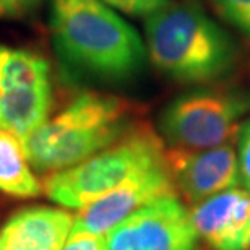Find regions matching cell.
<instances>
[{
    "label": "cell",
    "mask_w": 250,
    "mask_h": 250,
    "mask_svg": "<svg viewBox=\"0 0 250 250\" xmlns=\"http://www.w3.org/2000/svg\"><path fill=\"white\" fill-rule=\"evenodd\" d=\"M49 28L59 61L75 73L124 82L148 59L137 29L99 0H52Z\"/></svg>",
    "instance_id": "6da1fadb"
},
{
    "label": "cell",
    "mask_w": 250,
    "mask_h": 250,
    "mask_svg": "<svg viewBox=\"0 0 250 250\" xmlns=\"http://www.w3.org/2000/svg\"><path fill=\"white\" fill-rule=\"evenodd\" d=\"M135 106L112 94L84 91L23 140L34 171L54 174L91 158L135 127Z\"/></svg>",
    "instance_id": "3957f363"
},
{
    "label": "cell",
    "mask_w": 250,
    "mask_h": 250,
    "mask_svg": "<svg viewBox=\"0 0 250 250\" xmlns=\"http://www.w3.org/2000/svg\"><path fill=\"white\" fill-rule=\"evenodd\" d=\"M198 237L213 250H250V192L229 188L188 209Z\"/></svg>",
    "instance_id": "9c48e42d"
},
{
    "label": "cell",
    "mask_w": 250,
    "mask_h": 250,
    "mask_svg": "<svg viewBox=\"0 0 250 250\" xmlns=\"http://www.w3.org/2000/svg\"><path fill=\"white\" fill-rule=\"evenodd\" d=\"M125 221L138 250H200V237L179 193L154 200Z\"/></svg>",
    "instance_id": "30bf717a"
},
{
    "label": "cell",
    "mask_w": 250,
    "mask_h": 250,
    "mask_svg": "<svg viewBox=\"0 0 250 250\" xmlns=\"http://www.w3.org/2000/svg\"><path fill=\"white\" fill-rule=\"evenodd\" d=\"M0 190L18 198H33L42 192L23 142L5 128H0Z\"/></svg>",
    "instance_id": "7c38bea8"
},
{
    "label": "cell",
    "mask_w": 250,
    "mask_h": 250,
    "mask_svg": "<svg viewBox=\"0 0 250 250\" xmlns=\"http://www.w3.org/2000/svg\"><path fill=\"white\" fill-rule=\"evenodd\" d=\"M62 250H104V236H94L88 232L70 236Z\"/></svg>",
    "instance_id": "e0dca14e"
},
{
    "label": "cell",
    "mask_w": 250,
    "mask_h": 250,
    "mask_svg": "<svg viewBox=\"0 0 250 250\" xmlns=\"http://www.w3.org/2000/svg\"><path fill=\"white\" fill-rule=\"evenodd\" d=\"M172 193H177V190L169 176L167 164L148 171L142 176L130 179L128 182L88 203L86 207L80 208L77 216H73L70 236L83 232L106 236L114 226L138 211L140 208Z\"/></svg>",
    "instance_id": "ba28073f"
},
{
    "label": "cell",
    "mask_w": 250,
    "mask_h": 250,
    "mask_svg": "<svg viewBox=\"0 0 250 250\" xmlns=\"http://www.w3.org/2000/svg\"><path fill=\"white\" fill-rule=\"evenodd\" d=\"M51 65L28 49L0 51V128L21 140L47 121L52 109Z\"/></svg>",
    "instance_id": "8992f818"
},
{
    "label": "cell",
    "mask_w": 250,
    "mask_h": 250,
    "mask_svg": "<svg viewBox=\"0 0 250 250\" xmlns=\"http://www.w3.org/2000/svg\"><path fill=\"white\" fill-rule=\"evenodd\" d=\"M99 2L130 17L148 18L149 15L159 12L171 3V0H99Z\"/></svg>",
    "instance_id": "5bb4252c"
},
{
    "label": "cell",
    "mask_w": 250,
    "mask_h": 250,
    "mask_svg": "<svg viewBox=\"0 0 250 250\" xmlns=\"http://www.w3.org/2000/svg\"><path fill=\"white\" fill-rule=\"evenodd\" d=\"M0 51H2V46H0Z\"/></svg>",
    "instance_id": "ac0fdd59"
},
{
    "label": "cell",
    "mask_w": 250,
    "mask_h": 250,
    "mask_svg": "<svg viewBox=\"0 0 250 250\" xmlns=\"http://www.w3.org/2000/svg\"><path fill=\"white\" fill-rule=\"evenodd\" d=\"M218 13L250 42V0H211Z\"/></svg>",
    "instance_id": "4fadbf2b"
},
{
    "label": "cell",
    "mask_w": 250,
    "mask_h": 250,
    "mask_svg": "<svg viewBox=\"0 0 250 250\" xmlns=\"http://www.w3.org/2000/svg\"><path fill=\"white\" fill-rule=\"evenodd\" d=\"M250 112V93L232 86H207L184 93L159 119L161 137L171 148L207 149L236 143Z\"/></svg>",
    "instance_id": "5b68a950"
},
{
    "label": "cell",
    "mask_w": 250,
    "mask_h": 250,
    "mask_svg": "<svg viewBox=\"0 0 250 250\" xmlns=\"http://www.w3.org/2000/svg\"><path fill=\"white\" fill-rule=\"evenodd\" d=\"M237 163L241 184L250 192V119L244 121L237 133Z\"/></svg>",
    "instance_id": "9a60e30c"
},
{
    "label": "cell",
    "mask_w": 250,
    "mask_h": 250,
    "mask_svg": "<svg viewBox=\"0 0 250 250\" xmlns=\"http://www.w3.org/2000/svg\"><path fill=\"white\" fill-rule=\"evenodd\" d=\"M163 166H166L163 138L146 122H137L106 149L68 169L47 174L42 192L62 207L80 209L130 179Z\"/></svg>",
    "instance_id": "277c9868"
},
{
    "label": "cell",
    "mask_w": 250,
    "mask_h": 250,
    "mask_svg": "<svg viewBox=\"0 0 250 250\" xmlns=\"http://www.w3.org/2000/svg\"><path fill=\"white\" fill-rule=\"evenodd\" d=\"M42 3V0H0V20L24 18Z\"/></svg>",
    "instance_id": "2e32d148"
},
{
    "label": "cell",
    "mask_w": 250,
    "mask_h": 250,
    "mask_svg": "<svg viewBox=\"0 0 250 250\" xmlns=\"http://www.w3.org/2000/svg\"><path fill=\"white\" fill-rule=\"evenodd\" d=\"M166 164L179 197L190 207L241 184L234 143L207 149L169 148Z\"/></svg>",
    "instance_id": "52a82bcc"
},
{
    "label": "cell",
    "mask_w": 250,
    "mask_h": 250,
    "mask_svg": "<svg viewBox=\"0 0 250 250\" xmlns=\"http://www.w3.org/2000/svg\"><path fill=\"white\" fill-rule=\"evenodd\" d=\"M72 226L73 216L65 209L21 208L0 228V250H62Z\"/></svg>",
    "instance_id": "8fae6325"
},
{
    "label": "cell",
    "mask_w": 250,
    "mask_h": 250,
    "mask_svg": "<svg viewBox=\"0 0 250 250\" xmlns=\"http://www.w3.org/2000/svg\"><path fill=\"white\" fill-rule=\"evenodd\" d=\"M151 63L174 82L205 84L229 73L237 49L231 36L198 5L169 3L145 21Z\"/></svg>",
    "instance_id": "7a4b0ae2"
}]
</instances>
